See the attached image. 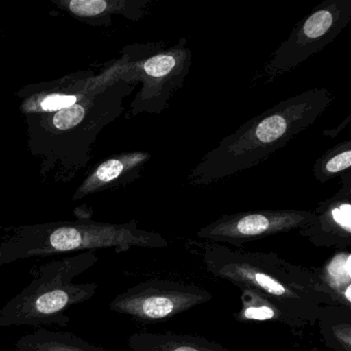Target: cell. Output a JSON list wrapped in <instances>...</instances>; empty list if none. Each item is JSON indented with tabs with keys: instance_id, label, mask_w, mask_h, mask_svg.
<instances>
[{
	"instance_id": "14",
	"label": "cell",
	"mask_w": 351,
	"mask_h": 351,
	"mask_svg": "<svg viewBox=\"0 0 351 351\" xmlns=\"http://www.w3.org/2000/svg\"><path fill=\"white\" fill-rule=\"evenodd\" d=\"M132 351H232L221 343L199 335L137 332L128 338Z\"/></svg>"
},
{
	"instance_id": "3",
	"label": "cell",
	"mask_w": 351,
	"mask_h": 351,
	"mask_svg": "<svg viewBox=\"0 0 351 351\" xmlns=\"http://www.w3.org/2000/svg\"><path fill=\"white\" fill-rule=\"evenodd\" d=\"M213 276L250 287L282 305L298 319L315 324L322 306L332 305L315 269L291 264L275 252H252L213 242L189 241Z\"/></svg>"
},
{
	"instance_id": "17",
	"label": "cell",
	"mask_w": 351,
	"mask_h": 351,
	"mask_svg": "<svg viewBox=\"0 0 351 351\" xmlns=\"http://www.w3.org/2000/svg\"><path fill=\"white\" fill-rule=\"evenodd\" d=\"M17 351H110L96 346L71 332H52L38 328L21 337L16 343Z\"/></svg>"
},
{
	"instance_id": "20",
	"label": "cell",
	"mask_w": 351,
	"mask_h": 351,
	"mask_svg": "<svg viewBox=\"0 0 351 351\" xmlns=\"http://www.w3.org/2000/svg\"><path fill=\"white\" fill-rule=\"evenodd\" d=\"M350 120L351 114H349V116L347 117V118L345 119L342 123H340V124H339L336 128L328 129V130H324L322 134H324V136L330 137V138H335V137L338 136L339 133L342 132V130H344V129L346 128L347 125L349 124Z\"/></svg>"
},
{
	"instance_id": "21",
	"label": "cell",
	"mask_w": 351,
	"mask_h": 351,
	"mask_svg": "<svg viewBox=\"0 0 351 351\" xmlns=\"http://www.w3.org/2000/svg\"><path fill=\"white\" fill-rule=\"evenodd\" d=\"M0 231H1V225H0Z\"/></svg>"
},
{
	"instance_id": "12",
	"label": "cell",
	"mask_w": 351,
	"mask_h": 351,
	"mask_svg": "<svg viewBox=\"0 0 351 351\" xmlns=\"http://www.w3.org/2000/svg\"><path fill=\"white\" fill-rule=\"evenodd\" d=\"M151 159V154L143 151L126 152L108 158L86 176L73 194V200L132 184L141 178Z\"/></svg>"
},
{
	"instance_id": "5",
	"label": "cell",
	"mask_w": 351,
	"mask_h": 351,
	"mask_svg": "<svg viewBox=\"0 0 351 351\" xmlns=\"http://www.w3.org/2000/svg\"><path fill=\"white\" fill-rule=\"evenodd\" d=\"M97 262L95 252H85L34 267L32 282L0 309V328L67 326V310L92 299L98 289L96 283L73 279Z\"/></svg>"
},
{
	"instance_id": "1",
	"label": "cell",
	"mask_w": 351,
	"mask_h": 351,
	"mask_svg": "<svg viewBox=\"0 0 351 351\" xmlns=\"http://www.w3.org/2000/svg\"><path fill=\"white\" fill-rule=\"evenodd\" d=\"M137 84L112 81L71 108L25 117L28 151L40 161L45 182H71L85 169L96 141L124 112V101Z\"/></svg>"
},
{
	"instance_id": "9",
	"label": "cell",
	"mask_w": 351,
	"mask_h": 351,
	"mask_svg": "<svg viewBox=\"0 0 351 351\" xmlns=\"http://www.w3.org/2000/svg\"><path fill=\"white\" fill-rule=\"evenodd\" d=\"M315 221L313 211L297 209H263L223 215L197 232V237L207 242L243 244L270 236L303 229Z\"/></svg>"
},
{
	"instance_id": "11",
	"label": "cell",
	"mask_w": 351,
	"mask_h": 351,
	"mask_svg": "<svg viewBox=\"0 0 351 351\" xmlns=\"http://www.w3.org/2000/svg\"><path fill=\"white\" fill-rule=\"evenodd\" d=\"M315 221L299 230L316 247L350 248L351 171L340 176V188L330 198L318 203L314 209Z\"/></svg>"
},
{
	"instance_id": "6",
	"label": "cell",
	"mask_w": 351,
	"mask_h": 351,
	"mask_svg": "<svg viewBox=\"0 0 351 351\" xmlns=\"http://www.w3.org/2000/svg\"><path fill=\"white\" fill-rule=\"evenodd\" d=\"M116 60L117 80L141 84L127 118L141 114H161L182 89L192 63L188 38L165 48L161 42L126 47Z\"/></svg>"
},
{
	"instance_id": "13",
	"label": "cell",
	"mask_w": 351,
	"mask_h": 351,
	"mask_svg": "<svg viewBox=\"0 0 351 351\" xmlns=\"http://www.w3.org/2000/svg\"><path fill=\"white\" fill-rule=\"evenodd\" d=\"M152 0H53L62 11L93 26H110L112 17L137 22L149 13Z\"/></svg>"
},
{
	"instance_id": "10",
	"label": "cell",
	"mask_w": 351,
	"mask_h": 351,
	"mask_svg": "<svg viewBox=\"0 0 351 351\" xmlns=\"http://www.w3.org/2000/svg\"><path fill=\"white\" fill-rule=\"evenodd\" d=\"M116 73V62L112 61L99 73L93 71H79L55 81L26 86L17 92L18 98L21 99L20 112L27 116L50 114L71 108L100 86L120 81L117 80Z\"/></svg>"
},
{
	"instance_id": "4",
	"label": "cell",
	"mask_w": 351,
	"mask_h": 351,
	"mask_svg": "<svg viewBox=\"0 0 351 351\" xmlns=\"http://www.w3.org/2000/svg\"><path fill=\"white\" fill-rule=\"evenodd\" d=\"M0 242V267L34 256L114 248L117 254L133 247L164 248L167 240L157 232L141 229L136 221L108 223L82 219L12 228Z\"/></svg>"
},
{
	"instance_id": "2",
	"label": "cell",
	"mask_w": 351,
	"mask_h": 351,
	"mask_svg": "<svg viewBox=\"0 0 351 351\" xmlns=\"http://www.w3.org/2000/svg\"><path fill=\"white\" fill-rule=\"evenodd\" d=\"M332 100L328 89L316 88L278 102L205 154L189 174L188 184L211 186L266 161L311 127Z\"/></svg>"
},
{
	"instance_id": "16",
	"label": "cell",
	"mask_w": 351,
	"mask_h": 351,
	"mask_svg": "<svg viewBox=\"0 0 351 351\" xmlns=\"http://www.w3.org/2000/svg\"><path fill=\"white\" fill-rule=\"evenodd\" d=\"M315 272L332 305L351 308L350 248L336 250Z\"/></svg>"
},
{
	"instance_id": "18",
	"label": "cell",
	"mask_w": 351,
	"mask_h": 351,
	"mask_svg": "<svg viewBox=\"0 0 351 351\" xmlns=\"http://www.w3.org/2000/svg\"><path fill=\"white\" fill-rule=\"evenodd\" d=\"M316 322L328 348L332 351H351V308L322 306Z\"/></svg>"
},
{
	"instance_id": "19",
	"label": "cell",
	"mask_w": 351,
	"mask_h": 351,
	"mask_svg": "<svg viewBox=\"0 0 351 351\" xmlns=\"http://www.w3.org/2000/svg\"><path fill=\"white\" fill-rule=\"evenodd\" d=\"M351 141H344L320 156L313 165V176L320 184L350 172Z\"/></svg>"
},
{
	"instance_id": "15",
	"label": "cell",
	"mask_w": 351,
	"mask_h": 351,
	"mask_svg": "<svg viewBox=\"0 0 351 351\" xmlns=\"http://www.w3.org/2000/svg\"><path fill=\"white\" fill-rule=\"evenodd\" d=\"M240 309L236 312L235 319L239 322H269L280 324L289 328H299L306 326L282 305L250 287H241Z\"/></svg>"
},
{
	"instance_id": "8",
	"label": "cell",
	"mask_w": 351,
	"mask_h": 351,
	"mask_svg": "<svg viewBox=\"0 0 351 351\" xmlns=\"http://www.w3.org/2000/svg\"><path fill=\"white\" fill-rule=\"evenodd\" d=\"M213 299L203 287L166 279H152L119 293L110 309L141 322H162Z\"/></svg>"
},
{
	"instance_id": "7",
	"label": "cell",
	"mask_w": 351,
	"mask_h": 351,
	"mask_svg": "<svg viewBox=\"0 0 351 351\" xmlns=\"http://www.w3.org/2000/svg\"><path fill=\"white\" fill-rule=\"evenodd\" d=\"M351 21V0H324L275 50L256 77L271 83L334 42Z\"/></svg>"
}]
</instances>
